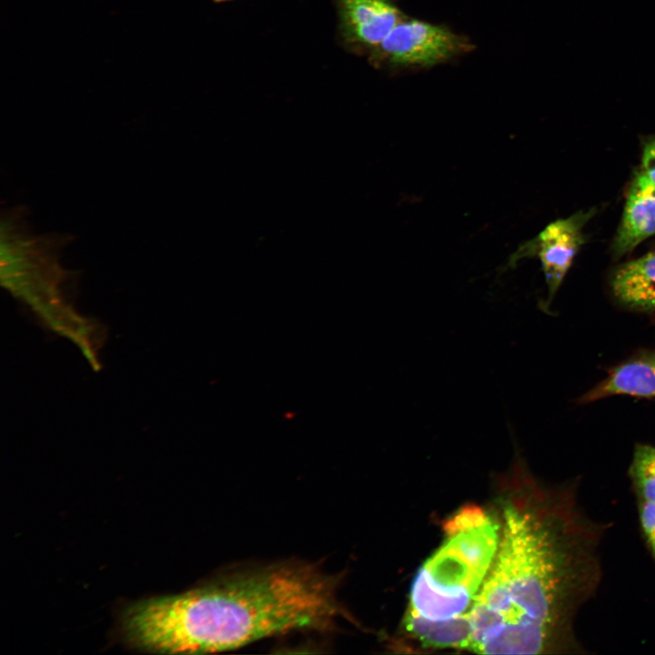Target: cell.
<instances>
[{"mask_svg": "<svg viewBox=\"0 0 655 655\" xmlns=\"http://www.w3.org/2000/svg\"><path fill=\"white\" fill-rule=\"evenodd\" d=\"M500 536L468 615V650L480 654L581 653L575 620L601 579L604 526L574 487H547L516 461L502 481Z\"/></svg>", "mask_w": 655, "mask_h": 655, "instance_id": "cell-1", "label": "cell"}, {"mask_svg": "<svg viewBox=\"0 0 655 655\" xmlns=\"http://www.w3.org/2000/svg\"><path fill=\"white\" fill-rule=\"evenodd\" d=\"M339 583L305 561L234 569L179 595L130 605L124 633L151 652L207 653L297 630H328L346 615Z\"/></svg>", "mask_w": 655, "mask_h": 655, "instance_id": "cell-2", "label": "cell"}, {"mask_svg": "<svg viewBox=\"0 0 655 655\" xmlns=\"http://www.w3.org/2000/svg\"><path fill=\"white\" fill-rule=\"evenodd\" d=\"M445 539L412 581L405 615L447 620L469 613L493 563L500 521L467 505L444 523Z\"/></svg>", "mask_w": 655, "mask_h": 655, "instance_id": "cell-3", "label": "cell"}, {"mask_svg": "<svg viewBox=\"0 0 655 655\" xmlns=\"http://www.w3.org/2000/svg\"><path fill=\"white\" fill-rule=\"evenodd\" d=\"M474 49L469 37L446 25L407 15L367 58L378 70L399 74L431 69Z\"/></svg>", "mask_w": 655, "mask_h": 655, "instance_id": "cell-4", "label": "cell"}, {"mask_svg": "<svg viewBox=\"0 0 655 655\" xmlns=\"http://www.w3.org/2000/svg\"><path fill=\"white\" fill-rule=\"evenodd\" d=\"M337 35L342 47L368 56L407 15L395 0H332Z\"/></svg>", "mask_w": 655, "mask_h": 655, "instance_id": "cell-5", "label": "cell"}, {"mask_svg": "<svg viewBox=\"0 0 655 655\" xmlns=\"http://www.w3.org/2000/svg\"><path fill=\"white\" fill-rule=\"evenodd\" d=\"M583 220L582 216L574 215L549 223L534 239L521 245L511 255L508 266L537 255L548 286L549 300H551L583 242Z\"/></svg>", "mask_w": 655, "mask_h": 655, "instance_id": "cell-6", "label": "cell"}, {"mask_svg": "<svg viewBox=\"0 0 655 655\" xmlns=\"http://www.w3.org/2000/svg\"><path fill=\"white\" fill-rule=\"evenodd\" d=\"M655 234V190L635 178L615 239L618 254L628 252Z\"/></svg>", "mask_w": 655, "mask_h": 655, "instance_id": "cell-7", "label": "cell"}, {"mask_svg": "<svg viewBox=\"0 0 655 655\" xmlns=\"http://www.w3.org/2000/svg\"><path fill=\"white\" fill-rule=\"evenodd\" d=\"M613 395L655 398V352L618 366L587 393L583 400L593 401Z\"/></svg>", "mask_w": 655, "mask_h": 655, "instance_id": "cell-8", "label": "cell"}, {"mask_svg": "<svg viewBox=\"0 0 655 655\" xmlns=\"http://www.w3.org/2000/svg\"><path fill=\"white\" fill-rule=\"evenodd\" d=\"M611 284L614 295L621 302L655 310V251L621 266Z\"/></svg>", "mask_w": 655, "mask_h": 655, "instance_id": "cell-9", "label": "cell"}, {"mask_svg": "<svg viewBox=\"0 0 655 655\" xmlns=\"http://www.w3.org/2000/svg\"><path fill=\"white\" fill-rule=\"evenodd\" d=\"M403 627L422 648L467 650L471 626L469 615L447 620H428L405 615Z\"/></svg>", "mask_w": 655, "mask_h": 655, "instance_id": "cell-10", "label": "cell"}, {"mask_svg": "<svg viewBox=\"0 0 655 655\" xmlns=\"http://www.w3.org/2000/svg\"><path fill=\"white\" fill-rule=\"evenodd\" d=\"M630 476L638 502H655V447H635Z\"/></svg>", "mask_w": 655, "mask_h": 655, "instance_id": "cell-11", "label": "cell"}, {"mask_svg": "<svg viewBox=\"0 0 655 655\" xmlns=\"http://www.w3.org/2000/svg\"><path fill=\"white\" fill-rule=\"evenodd\" d=\"M638 510L642 533L655 559V502H638Z\"/></svg>", "mask_w": 655, "mask_h": 655, "instance_id": "cell-12", "label": "cell"}, {"mask_svg": "<svg viewBox=\"0 0 655 655\" xmlns=\"http://www.w3.org/2000/svg\"><path fill=\"white\" fill-rule=\"evenodd\" d=\"M636 178L655 190V140L645 146L640 171Z\"/></svg>", "mask_w": 655, "mask_h": 655, "instance_id": "cell-13", "label": "cell"}, {"mask_svg": "<svg viewBox=\"0 0 655 655\" xmlns=\"http://www.w3.org/2000/svg\"><path fill=\"white\" fill-rule=\"evenodd\" d=\"M212 1L216 4H221V3H226V2H229V1H233V0H212Z\"/></svg>", "mask_w": 655, "mask_h": 655, "instance_id": "cell-14", "label": "cell"}]
</instances>
